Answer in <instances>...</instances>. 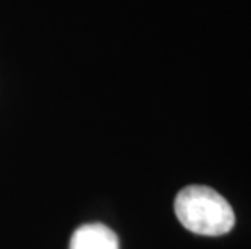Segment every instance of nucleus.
<instances>
[{"label": "nucleus", "mask_w": 251, "mask_h": 249, "mask_svg": "<svg viewBox=\"0 0 251 249\" xmlns=\"http://www.w3.org/2000/svg\"><path fill=\"white\" fill-rule=\"evenodd\" d=\"M175 215L186 230L204 236H221L235 225L232 205L209 186L191 184L175 198Z\"/></svg>", "instance_id": "obj_1"}, {"label": "nucleus", "mask_w": 251, "mask_h": 249, "mask_svg": "<svg viewBox=\"0 0 251 249\" xmlns=\"http://www.w3.org/2000/svg\"><path fill=\"white\" fill-rule=\"evenodd\" d=\"M70 249H119V238L102 224H88L73 233Z\"/></svg>", "instance_id": "obj_2"}]
</instances>
